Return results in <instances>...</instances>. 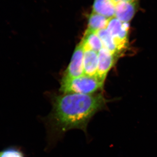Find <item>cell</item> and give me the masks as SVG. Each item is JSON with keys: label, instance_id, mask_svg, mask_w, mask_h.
I'll list each match as a JSON object with an SVG mask.
<instances>
[{"label": "cell", "instance_id": "cell-1", "mask_svg": "<svg viewBox=\"0 0 157 157\" xmlns=\"http://www.w3.org/2000/svg\"><path fill=\"white\" fill-rule=\"evenodd\" d=\"M108 101L102 94H67L56 97L47 119L51 132L56 136L72 129L86 133L92 118L105 108Z\"/></svg>", "mask_w": 157, "mask_h": 157}, {"label": "cell", "instance_id": "cell-2", "mask_svg": "<svg viewBox=\"0 0 157 157\" xmlns=\"http://www.w3.org/2000/svg\"><path fill=\"white\" fill-rule=\"evenodd\" d=\"M104 82L98 76L82 75L72 78H63L60 91L63 94H91L103 87Z\"/></svg>", "mask_w": 157, "mask_h": 157}, {"label": "cell", "instance_id": "cell-3", "mask_svg": "<svg viewBox=\"0 0 157 157\" xmlns=\"http://www.w3.org/2000/svg\"><path fill=\"white\" fill-rule=\"evenodd\" d=\"M129 24L121 22L115 17L110 18L107 29L121 54L128 46Z\"/></svg>", "mask_w": 157, "mask_h": 157}, {"label": "cell", "instance_id": "cell-4", "mask_svg": "<svg viewBox=\"0 0 157 157\" xmlns=\"http://www.w3.org/2000/svg\"><path fill=\"white\" fill-rule=\"evenodd\" d=\"M84 50L80 42L76 46L67 68L63 78H72L84 75L83 70Z\"/></svg>", "mask_w": 157, "mask_h": 157}, {"label": "cell", "instance_id": "cell-5", "mask_svg": "<svg viewBox=\"0 0 157 157\" xmlns=\"http://www.w3.org/2000/svg\"><path fill=\"white\" fill-rule=\"evenodd\" d=\"M118 57L105 48L98 52V66L97 76L102 81H105L108 72L112 67Z\"/></svg>", "mask_w": 157, "mask_h": 157}, {"label": "cell", "instance_id": "cell-6", "mask_svg": "<svg viewBox=\"0 0 157 157\" xmlns=\"http://www.w3.org/2000/svg\"><path fill=\"white\" fill-rule=\"evenodd\" d=\"M138 8L137 2L116 3L114 17L121 22L129 23L135 16Z\"/></svg>", "mask_w": 157, "mask_h": 157}, {"label": "cell", "instance_id": "cell-7", "mask_svg": "<svg viewBox=\"0 0 157 157\" xmlns=\"http://www.w3.org/2000/svg\"><path fill=\"white\" fill-rule=\"evenodd\" d=\"M98 66V53L92 50L85 51L83 56V70L86 76H97Z\"/></svg>", "mask_w": 157, "mask_h": 157}, {"label": "cell", "instance_id": "cell-8", "mask_svg": "<svg viewBox=\"0 0 157 157\" xmlns=\"http://www.w3.org/2000/svg\"><path fill=\"white\" fill-rule=\"evenodd\" d=\"M115 6L112 0H94L93 12L110 19L115 16Z\"/></svg>", "mask_w": 157, "mask_h": 157}, {"label": "cell", "instance_id": "cell-9", "mask_svg": "<svg viewBox=\"0 0 157 157\" xmlns=\"http://www.w3.org/2000/svg\"><path fill=\"white\" fill-rule=\"evenodd\" d=\"M81 42L84 51L92 50L98 53L103 48L102 42L96 32L86 30Z\"/></svg>", "mask_w": 157, "mask_h": 157}, {"label": "cell", "instance_id": "cell-10", "mask_svg": "<svg viewBox=\"0 0 157 157\" xmlns=\"http://www.w3.org/2000/svg\"><path fill=\"white\" fill-rule=\"evenodd\" d=\"M109 20L107 17L93 12L89 17L87 30L97 32L107 29Z\"/></svg>", "mask_w": 157, "mask_h": 157}, {"label": "cell", "instance_id": "cell-11", "mask_svg": "<svg viewBox=\"0 0 157 157\" xmlns=\"http://www.w3.org/2000/svg\"><path fill=\"white\" fill-rule=\"evenodd\" d=\"M96 33L101 39L103 48L107 49L118 57L120 56L121 53L107 29L100 30Z\"/></svg>", "mask_w": 157, "mask_h": 157}, {"label": "cell", "instance_id": "cell-12", "mask_svg": "<svg viewBox=\"0 0 157 157\" xmlns=\"http://www.w3.org/2000/svg\"><path fill=\"white\" fill-rule=\"evenodd\" d=\"M0 157H25L23 152L18 147H9L0 151Z\"/></svg>", "mask_w": 157, "mask_h": 157}, {"label": "cell", "instance_id": "cell-13", "mask_svg": "<svg viewBox=\"0 0 157 157\" xmlns=\"http://www.w3.org/2000/svg\"><path fill=\"white\" fill-rule=\"evenodd\" d=\"M116 4L120 2H137V0H112Z\"/></svg>", "mask_w": 157, "mask_h": 157}]
</instances>
